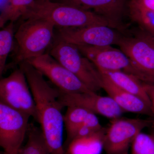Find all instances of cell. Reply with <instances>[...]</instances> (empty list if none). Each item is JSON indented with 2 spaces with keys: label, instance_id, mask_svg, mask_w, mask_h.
<instances>
[{
  "label": "cell",
  "instance_id": "2",
  "mask_svg": "<svg viewBox=\"0 0 154 154\" xmlns=\"http://www.w3.org/2000/svg\"><path fill=\"white\" fill-rule=\"evenodd\" d=\"M21 19H43L59 28H82L96 25L113 28L107 19L92 11L51 0H35Z\"/></svg>",
  "mask_w": 154,
  "mask_h": 154
},
{
  "label": "cell",
  "instance_id": "24",
  "mask_svg": "<svg viewBox=\"0 0 154 154\" xmlns=\"http://www.w3.org/2000/svg\"><path fill=\"white\" fill-rule=\"evenodd\" d=\"M146 94L150 102L151 107L154 119V82H142Z\"/></svg>",
  "mask_w": 154,
  "mask_h": 154
},
{
  "label": "cell",
  "instance_id": "17",
  "mask_svg": "<svg viewBox=\"0 0 154 154\" xmlns=\"http://www.w3.org/2000/svg\"><path fill=\"white\" fill-rule=\"evenodd\" d=\"M91 111L78 106H69L63 116L66 131V138L64 143L65 149L75 138L80 127Z\"/></svg>",
  "mask_w": 154,
  "mask_h": 154
},
{
  "label": "cell",
  "instance_id": "21",
  "mask_svg": "<svg viewBox=\"0 0 154 154\" xmlns=\"http://www.w3.org/2000/svg\"><path fill=\"white\" fill-rule=\"evenodd\" d=\"M14 22H9L0 31V75L6 69V62L14 45L15 33Z\"/></svg>",
  "mask_w": 154,
  "mask_h": 154
},
{
  "label": "cell",
  "instance_id": "19",
  "mask_svg": "<svg viewBox=\"0 0 154 154\" xmlns=\"http://www.w3.org/2000/svg\"><path fill=\"white\" fill-rule=\"evenodd\" d=\"M35 0H8L0 16V27L22 18Z\"/></svg>",
  "mask_w": 154,
  "mask_h": 154
},
{
  "label": "cell",
  "instance_id": "16",
  "mask_svg": "<svg viewBox=\"0 0 154 154\" xmlns=\"http://www.w3.org/2000/svg\"><path fill=\"white\" fill-rule=\"evenodd\" d=\"M119 88L140 97L151 106L150 102L141 81L137 77L122 71L100 72Z\"/></svg>",
  "mask_w": 154,
  "mask_h": 154
},
{
  "label": "cell",
  "instance_id": "3",
  "mask_svg": "<svg viewBox=\"0 0 154 154\" xmlns=\"http://www.w3.org/2000/svg\"><path fill=\"white\" fill-rule=\"evenodd\" d=\"M55 27L43 19L24 20L15 33L17 44L15 63L19 64L45 54L52 42Z\"/></svg>",
  "mask_w": 154,
  "mask_h": 154
},
{
  "label": "cell",
  "instance_id": "10",
  "mask_svg": "<svg viewBox=\"0 0 154 154\" xmlns=\"http://www.w3.org/2000/svg\"><path fill=\"white\" fill-rule=\"evenodd\" d=\"M26 61L48 78L62 92L76 94L92 91L49 54H44Z\"/></svg>",
  "mask_w": 154,
  "mask_h": 154
},
{
  "label": "cell",
  "instance_id": "14",
  "mask_svg": "<svg viewBox=\"0 0 154 154\" xmlns=\"http://www.w3.org/2000/svg\"><path fill=\"white\" fill-rule=\"evenodd\" d=\"M102 75V89L125 112L148 116L153 118L150 105L140 97L119 88L107 77Z\"/></svg>",
  "mask_w": 154,
  "mask_h": 154
},
{
  "label": "cell",
  "instance_id": "1",
  "mask_svg": "<svg viewBox=\"0 0 154 154\" xmlns=\"http://www.w3.org/2000/svg\"><path fill=\"white\" fill-rule=\"evenodd\" d=\"M24 72L36 104L38 122L51 154H67L63 141L64 106L60 90L50 85L40 72L28 62L19 64Z\"/></svg>",
  "mask_w": 154,
  "mask_h": 154
},
{
  "label": "cell",
  "instance_id": "7",
  "mask_svg": "<svg viewBox=\"0 0 154 154\" xmlns=\"http://www.w3.org/2000/svg\"><path fill=\"white\" fill-rule=\"evenodd\" d=\"M117 45L143 76V82H154V36L143 30L122 36Z\"/></svg>",
  "mask_w": 154,
  "mask_h": 154
},
{
  "label": "cell",
  "instance_id": "4",
  "mask_svg": "<svg viewBox=\"0 0 154 154\" xmlns=\"http://www.w3.org/2000/svg\"><path fill=\"white\" fill-rule=\"evenodd\" d=\"M49 54L78 78L91 91L102 89V75L96 66L74 45L57 38Z\"/></svg>",
  "mask_w": 154,
  "mask_h": 154
},
{
  "label": "cell",
  "instance_id": "11",
  "mask_svg": "<svg viewBox=\"0 0 154 154\" xmlns=\"http://www.w3.org/2000/svg\"><path fill=\"white\" fill-rule=\"evenodd\" d=\"M57 38L75 45L101 46L118 45L123 35L115 28L103 25L59 28Z\"/></svg>",
  "mask_w": 154,
  "mask_h": 154
},
{
  "label": "cell",
  "instance_id": "15",
  "mask_svg": "<svg viewBox=\"0 0 154 154\" xmlns=\"http://www.w3.org/2000/svg\"><path fill=\"white\" fill-rule=\"evenodd\" d=\"M106 128L103 127L92 134L75 139L66 150L67 154H102Z\"/></svg>",
  "mask_w": 154,
  "mask_h": 154
},
{
  "label": "cell",
  "instance_id": "13",
  "mask_svg": "<svg viewBox=\"0 0 154 154\" xmlns=\"http://www.w3.org/2000/svg\"><path fill=\"white\" fill-rule=\"evenodd\" d=\"M126 0H60L79 8L91 11L105 18L113 28H122Z\"/></svg>",
  "mask_w": 154,
  "mask_h": 154
},
{
  "label": "cell",
  "instance_id": "25",
  "mask_svg": "<svg viewBox=\"0 0 154 154\" xmlns=\"http://www.w3.org/2000/svg\"><path fill=\"white\" fill-rule=\"evenodd\" d=\"M138 5L154 11V0H130Z\"/></svg>",
  "mask_w": 154,
  "mask_h": 154
},
{
  "label": "cell",
  "instance_id": "22",
  "mask_svg": "<svg viewBox=\"0 0 154 154\" xmlns=\"http://www.w3.org/2000/svg\"><path fill=\"white\" fill-rule=\"evenodd\" d=\"M131 154H154V136L140 132L131 145Z\"/></svg>",
  "mask_w": 154,
  "mask_h": 154
},
{
  "label": "cell",
  "instance_id": "6",
  "mask_svg": "<svg viewBox=\"0 0 154 154\" xmlns=\"http://www.w3.org/2000/svg\"><path fill=\"white\" fill-rule=\"evenodd\" d=\"M0 102L38 121L36 104L25 73L19 69L0 81Z\"/></svg>",
  "mask_w": 154,
  "mask_h": 154
},
{
  "label": "cell",
  "instance_id": "26",
  "mask_svg": "<svg viewBox=\"0 0 154 154\" xmlns=\"http://www.w3.org/2000/svg\"><path fill=\"white\" fill-rule=\"evenodd\" d=\"M152 128L151 132L150 134L154 136V126L152 127Z\"/></svg>",
  "mask_w": 154,
  "mask_h": 154
},
{
  "label": "cell",
  "instance_id": "8",
  "mask_svg": "<svg viewBox=\"0 0 154 154\" xmlns=\"http://www.w3.org/2000/svg\"><path fill=\"white\" fill-rule=\"evenodd\" d=\"M30 117L0 102V146L4 152L19 154L28 133Z\"/></svg>",
  "mask_w": 154,
  "mask_h": 154
},
{
  "label": "cell",
  "instance_id": "27",
  "mask_svg": "<svg viewBox=\"0 0 154 154\" xmlns=\"http://www.w3.org/2000/svg\"><path fill=\"white\" fill-rule=\"evenodd\" d=\"M3 154H9L8 153H7L5 152H4V153H3Z\"/></svg>",
  "mask_w": 154,
  "mask_h": 154
},
{
  "label": "cell",
  "instance_id": "18",
  "mask_svg": "<svg viewBox=\"0 0 154 154\" xmlns=\"http://www.w3.org/2000/svg\"><path fill=\"white\" fill-rule=\"evenodd\" d=\"M27 135V143L22 146L19 154H51L41 129L30 123Z\"/></svg>",
  "mask_w": 154,
  "mask_h": 154
},
{
  "label": "cell",
  "instance_id": "5",
  "mask_svg": "<svg viewBox=\"0 0 154 154\" xmlns=\"http://www.w3.org/2000/svg\"><path fill=\"white\" fill-rule=\"evenodd\" d=\"M154 126V119L122 118L112 119L106 128L104 150L106 154H129L134 140L142 131Z\"/></svg>",
  "mask_w": 154,
  "mask_h": 154
},
{
  "label": "cell",
  "instance_id": "9",
  "mask_svg": "<svg viewBox=\"0 0 154 154\" xmlns=\"http://www.w3.org/2000/svg\"><path fill=\"white\" fill-rule=\"evenodd\" d=\"M76 46L83 55L96 66L100 72L122 71L134 76L141 81L144 79L142 75L121 49L114 48L111 45Z\"/></svg>",
  "mask_w": 154,
  "mask_h": 154
},
{
  "label": "cell",
  "instance_id": "20",
  "mask_svg": "<svg viewBox=\"0 0 154 154\" xmlns=\"http://www.w3.org/2000/svg\"><path fill=\"white\" fill-rule=\"evenodd\" d=\"M129 16L143 31L154 36V11L138 5L131 1L128 4Z\"/></svg>",
  "mask_w": 154,
  "mask_h": 154
},
{
  "label": "cell",
  "instance_id": "23",
  "mask_svg": "<svg viewBox=\"0 0 154 154\" xmlns=\"http://www.w3.org/2000/svg\"><path fill=\"white\" fill-rule=\"evenodd\" d=\"M103 128L100 124L96 114L91 112H89L75 139L92 134L99 131Z\"/></svg>",
  "mask_w": 154,
  "mask_h": 154
},
{
  "label": "cell",
  "instance_id": "12",
  "mask_svg": "<svg viewBox=\"0 0 154 154\" xmlns=\"http://www.w3.org/2000/svg\"><path fill=\"white\" fill-rule=\"evenodd\" d=\"M60 92V100L65 107H83L111 119L119 118L125 112L109 96H101L93 91L76 94Z\"/></svg>",
  "mask_w": 154,
  "mask_h": 154
}]
</instances>
